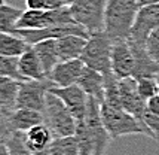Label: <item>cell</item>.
Listing matches in <instances>:
<instances>
[{
	"mask_svg": "<svg viewBox=\"0 0 159 155\" xmlns=\"http://www.w3.org/2000/svg\"><path fill=\"white\" fill-rule=\"evenodd\" d=\"M140 7L139 0H109L106 7L104 33L111 40L128 39Z\"/></svg>",
	"mask_w": 159,
	"mask_h": 155,
	"instance_id": "cell-1",
	"label": "cell"
},
{
	"mask_svg": "<svg viewBox=\"0 0 159 155\" xmlns=\"http://www.w3.org/2000/svg\"><path fill=\"white\" fill-rule=\"evenodd\" d=\"M101 118L111 139L128 134H144L153 139L152 130L124 107H113L107 103H101Z\"/></svg>",
	"mask_w": 159,
	"mask_h": 155,
	"instance_id": "cell-2",
	"label": "cell"
},
{
	"mask_svg": "<svg viewBox=\"0 0 159 155\" xmlns=\"http://www.w3.org/2000/svg\"><path fill=\"white\" fill-rule=\"evenodd\" d=\"M111 49L113 40L104 31L94 33L88 37L86 46L82 52L80 60L89 69L101 72L104 76L111 72Z\"/></svg>",
	"mask_w": 159,
	"mask_h": 155,
	"instance_id": "cell-3",
	"label": "cell"
},
{
	"mask_svg": "<svg viewBox=\"0 0 159 155\" xmlns=\"http://www.w3.org/2000/svg\"><path fill=\"white\" fill-rule=\"evenodd\" d=\"M107 3L109 0H75L69 9L75 22L82 26L91 36L104 31Z\"/></svg>",
	"mask_w": 159,
	"mask_h": 155,
	"instance_id": "cell-4",
	"label": "cell"
},
{
	"mask_svg": "<svg viewBox=\"0 0 159 155\" xmlns=\"http://www.w3.org/2000/svg\"><path fill=\"white\" fill-rule=\"evenodd\" d=\"M43 115H45V122L52 130L55 137L73 136L76 133L77 120L73 116L66 103L51 91L46 96V106Z\"/></svg>",
	"mask_w": 159,
	"mask_h": 155,
	"instance_id": "cell-5",
	"label": "cell"
},
{
	"mask_svg": "<svg viewBox=\"0 0 159 155\" xmlns=\"http://www.w3.org/2000/svg\"><path fill=\"white\" fill-rule=\"evenodd\" d=\"M52 87H55V84L51 79L21 81L20 90H18V100H16L18 109H33V110H39V112L45 113L46 96Z\"/></svg>",
	"mask_w": 159,
	"mask_h": 155,
	"instance_id": "cell-6",
	"label": "cell"
},
{
	"mask_svg": "<svg viewBox=\"0 0 159 155\" xmlns=\"http://www.w3.org/2000/svg\"><path fill=\"white\" fill-rule=\"evenodd\" d=\"M73 22L75 20L70 14L69 6L58 9H45V11L27 9L20 18L16 28H43L57 24H73Z\"/></svg>",
	"mask_w": 159,
	"mask_h": 155,
	"instance_id": "cell-7",
	"label": "cell"
},
{
	"mask_svg": "<svg viewBox=\"0 0 159 155\" xmlns=\"http://www.w3.org/2000/svg\"><path fill=\"white\" fill-rule=\"evenodd\" d=\"M12 33L21 36L30 45H36L37 42L46 40V39H60L62 36L69 35L89 37L88 31L76 22H73V24H57V26H49V27L43 28H16Z\"/></svg>",
	"mask_w": 159,
	"mask_h": 155,
	"instance_id": "cell-8",
	"label": "cell"
},
{
	"mask_svg": "<svg viewBox=\"0 0 159 155\" xmlns=\"http://www.w3.org/2000/svg\"><path fill=\"white\" fill-rule=\"evenodd\" d=\"M159 26V3L141 6L132 26L128 40L137 46L146 48V43L152 31Z\"/></svg>",
	"mask_w": 159,
	"mask_h": 155,
	"instance_id": "cell-9",
	"label": "cell"
},
{
	"mask_svg": "<svg viewBox=\"0 0 159 155\" xmlns=\"http://www.w3.org/2000/svg\"><path fill=\"white\" fill-rule=\"evenodd\" d=\"M119 92H120L122 107L126 112L132 113L135 118H139L141 122H144V113L147 110V100L143 99L141 94L139 92L137 79L135 78L119 79Z\"/></svg>",
	"mask_w": 159,
	"mask_h": 155,
	"instance_id": "cell-10",
	"label": "cell"
},
{
	"mask_svg": "<svg viewBox=\"0 0 159 155\" xmlns=\"http://www.w3.org/2000/svg\"><path fill=\"white\" fill-rule=\"evenodd\" d=\"M135 54L132 51L128 39L113 40L111 49V72L118 79L132 78L135 70Z\"/></svg>",
	"mask_w": 159,
	"mask_h": 155,
	"instance_id": "cell-11",
	"label": "cell"
},
{
	"mask_svg": "<svg viewBox=\"0 0 159 155\" xmlns=\"http://www.w3.org/2000/svg\"><path fill=\"white\" fill-rule=\"evenodd\" d=\"M45 122V115L33 109H16L11 116L2 118V140L11 131H28L30 128Z\"/></svg>",
	"mask_w": 159,
	"mask_h": 155,
	"instance_id": "cell-12",
	"label": "cell"
},
{
	"mask_svg": "<svg viewBox=\"0 0 159 155\" xmlns=\"http://www.w3.org/2000/svg\"><path fill=\"white\" fill-rule=\"evenodd\" d=\"M49 91L58 96L66 103V106L70 109V112L73 113V116L77 121L85 120L86 112H88L89 96L77 84L70 85V87H52Z\"/></svg>",
	"mask_w": 159,
	"mask_h": 155,
	"instance_id": "cell-13",
	"label": "cell"
},
{
	"mask_svg": "<svg viewBox=\"0 0 159 155\" xmlns=\"http://www.w3.org/2000/svg\"><path fill=\"white\" fill-rule=\"evenodd\" d=\"M85 64L80 58L60 61L52 70L49 79L55 84V87H70L79 82V78L82 75Z\"/></svg>",
	"mask_w": 159,
	"mask_h": 155,
	"instance_id": "cell-14",
	"label": "cell"
},
{
	"mask_svg": "<svg viewBox=\"0 0 159 155\" xmlns=\"http://www.w3.org/2000/svg\"><path fill=\"white\" fill-rule=\"evenodd\" d=\"M77 85L89 97H94L100 103H104V99H106V76L101 72H97L85 66Z\"/></svg>",
	"mask_w": 159,
	"mask_h": 155,
	"instance_id": "cell-15",
	"label": "cell"
},
{
	"mask_svg": "<svg viewBox=\"0 0 159 155\" xmlns=\"http://www.w3.org/2000/svg\"><path fill=\"white\" fill-rule=\"evenodd\" d=\"M54 133L49 128L46 122L39 124L36 127L30 128L25 131V140H27L28 148L31 149V152L34 155H48L49 146L54 140Z\"/></svg>",
	"mask_w": 159,
	"mask_h": 155,
	"instance_id": "cell-16",
	"label": "cell"
},
{
	"mask_svg": "<svg viewBox=\"0 0 159 155\" xmlns=\"http://www.w3.org/2000/svg\"><path fill=\"white\" fill-rule=\"evenodd\" d=\"M20 82L21 81H15L12 78H0V112H2V118L11 116L18 109L16 100H18Z\"/></svg>",
	"mask_w": 159,
	"mask_h": 155,
	"instance_id": "cell-17",
	"label": "cell"
},
{
	"mask_svg": "<svg viewBox=\"0 0 159 155\" xmlns=\"http://www.w3.org/2000/svg\"><path fill=\"white\" fill-rule=\"evenodd\" d=\"M55 42L58 55H60V61H67V60H75V58L82 57V52L86 46V42H88V37L69 35L62 36L60 39H55Z\"/></svg>",
	"mask_w": 159,
	"mask_h": 155,
	"instance_id": "cell-18",
	"label": "cell"
},
{
	"mask_svg": "<svg viewBox=\"0 0 159 155\" xmlns=\"http://www.w3.org/2000/svg\"><path fill=\"white\" fill-rule=\"evenodd\" d=\"M20 70H21V75L25 79H33V81L49 79L46 76V73H45V69L42 66L40 58L36 54L33 46L20 57Z\"/></svg>",
	"mask_w": 159,
	"mask_h": 155,
	"instance_id": "cell-19",
	"label": "cell"
},
{
	"mask_svg": "<svg viewBox=\"0 0 159 155\" xmlns=\"http://www.w3.org/2000/svg\"><path fill=\"white\" fill-rule=\"evenodd\" d=\"M33 48H34L36 54L40 58L46 76L49 78L52 70L55 69V66L60 63V55H58L55 39H46V40L37 42L36 45H33Z\"/></svg>",
	"mask_w": 159,
	"mask_h": 155,
	"instance_id": "cell-20",
	"label": "cell"
},
{
	"mask_svg": "<svg viewBox=\"0 0 159 155\" xmlns=\"http://www.w3.org/2000/svg\"><path fill=\"white\" fill-rule=\"evenodd\" d=\"M31 46L33 45H30L21 36L14 35V33L0 31V55L21 57L24 52H27Z\"/></svg>",
	"mask_w": 159,
	"mask_h": 155,
	"instance_id": "cell-21",
	"label": "cell"
},
{
	"mask_svg": "<svg viewBox=\"0 0 159 155\" xmlns=\"http://www.w3.org/2000/svg\"><path fill=\"white\" fill-rule=\"evenodd\" d=\"M2 155H34L27 145L25 131H11L2 140Z\"/></svg>",
	"mask_w": 159,
	"mask_h": 155,
	"instance_id": "cell-22",
	"label": "cell"
},
{
	"mask_svg": "<svg viewBox=\"0 0 159 155\" xmlns=\"http://www.w3.org/2000/svg\"><path fill=\"white\" fill-rule=\"evenodd\" d=\"M22 14H24L22 9L9 6V5H6L5 0H2V6H0V31L12 33L16 28V24L22 16Z\"/></svg>",
	"mask_w": 159,
	"mask_h": 155,
	"instance_id": "cell-23",
	"label": "cell"
},
{
	"mask_svg": "<svg viewBox=\"0 0 159 155\" xmlns=\"http://www.w3.org/2000/svg\"><path fill=\"white\" fill-rule=\"evenodd\" d=\"M48 155H79V142L77 137L73 136H62L54 137L49 146Z\"/></svg>",
	"mask_w": 159,
	"mask_h": 155,
	"instance_id": "cell-24",
	"label": "cell"
},
{
	"mask_svg": "<svg viewBox=\"0 0 159 155\" xmlns=\"http://www.w3.org/2000/svg\"><path fill=\"white\" fill-rule=\"evenodd\" d=\"M75 136L77 137V142H79V155H97L94 139L91 136L89 128L86 125V122L83 120L77 121V127H76Z\"/></svg>",
	"mask_w": 159,
	"mask_h": 155,
	"instance_id": "cell-25",
	"label": "cell"
},
{
	"mask_svg": "<svg viewBox=\"0 0 159 155\" xmlns=\"http://www.w3.org/2000/svg\"><path fill=\"white\" fill-rule=\"evenodd\" d=\"M0 76L12 78L15 81H27L21 75L20 70V57L0 55Z\"/></svg>",
	"mask_w": 159,
	"mask_h": 155,
	"instance_id": "cell-26",
	"label": "cell"
},
{
	"mask_svg": "<svg viewBox=\"0 0 159 155\" xmlns=\"http://www.w3.org/2000/svg\"><path fill=\"white\" fill-rule=\"evenodd\" d=\"M137 82H139V92L141 94L143 99L149 100L158 94L156 78H141V79H137Z\"/></svg>",
	"mask_w": 159,
	"mask_h": 155,
	"instance_id": "cell-27",
	"label": "cell"
},
{
	"mask_svg": "<svg viewBox=\"0 0 159 155\" xmlns=\"http://www.w3.org/2000/svg\"><path fill=\"white\" fill-rule=\"evenodd\" d=\"M146 49L153 60L159 61V26L152 31V35L149 36L147 43H146Z\"/></svg>",
	"mask_w": 159,
	"mask_h": 155,
	"instance_id": "cell-28",
	"label": "cell"
},
{
	"mask_svg": "<svg viewBox=\"0 0 159 155\" xmlns=\"http://www.w3.org/2000/svg\"><path fill=\"white\" fill-rule=\"evenodd\" d=\"M144 122L147 124V127L152 130L153 139H155L156 142H159V115H155V113L146 110Z\"/></svg>",
	"mask_w": 159,
	"mask_h": 155,
	"instance_id": "cell-29",
	"label": "cell"
},
{
	"mask_svg": "<svg viewBox=\"0 0 159 155\" xmlns=\"http://www.w3.org/2000/svg\"><path fill=\"white\" fill-rule=\"evenodd\" d=\"M147 110L155 113V115H159V94L147 100Z\"/></svg>",
	"mask_w": 159,
	"mask_h": 155,
	"instance_id": "cell-30",
	"label": "cell"
},
{
	"mask_svg": "<svg viewBox=\"0 0 159 155\" xmlns=\"http://www.w3.org/2000/svg\"><path fill=\"white\" fill-rule=\"evenodd\" d=\"M141 6H147V5H156L159 3V0H139Z\"/></svg>",
	"mask_w": 159,
	"mask_h": 155,
	"instance_id": "cell-31",
	"label": "cell"
},
{
	"mask_svg": "<svg viewBox=\"0 0 159 155\" xmlns=\"http://www.w3.org/2000/svg\"><path fill=\"white\" fill-rule=\"evenodd\" d=\"M156 81H158V94H159V75L156 76Z\"/></svg>",
	"mask_w": 159,
	"mask_h": 155,
	"instance_id": "cell-32",
	"label": "cell"
}]
</instances>
